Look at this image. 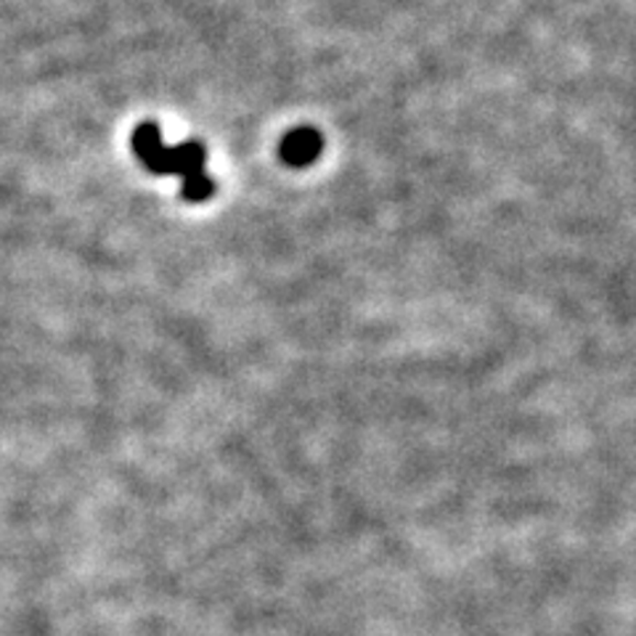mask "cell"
I'll list each match as a JSON object with an SVG mask.
<instances>
[{
	"label": "cell",
	"instance_id": "1",
	"mask_svg": "<svg viewBox=\"0 0 636 636\" xmlns=\"http://www.w3.org/2000/svg\"><path fill=\"white\" fill-rule=\"evenodd\" d=\"M133 149L152 173L175 175V146L162 144V133L154 122H144L133 133Z\"/></svg>",
	"mask_w": 636,
	"mask_h": 636
},
{
	"label": "cell",
	"instance_id": "3",
	"mask_svg": "<svg viewBox=\"0 0 636 636\" xmlns=\"http://www.w3.org/2000/svg\"><path fill=\"white\" fill-rule=\"evenodd\" d=\"M212 191H216V184L207 173L191 175V178L184 180V197L191 199V202H205L207 197H212Z\"/></svg>",
	"mask_w": 636,
	"mask_h": 636
},
{
	"label": "cell",
	"instance_id": "2",
	"mask_svg": "<svg viewBox=\"0 0 636 636\" xmlns=\"http://www.w3.org/2000/svg\"><path fill=\"white\" fill-rule=\"evenodd\" d=\"M321 146H324L321 133L314 131V128H297V131L284 135L282 157L295 167L310 165V162L321 154Z\"/></svg>",
	"mask_w": 636,
	"mask_h": 636
}]
</instances>
